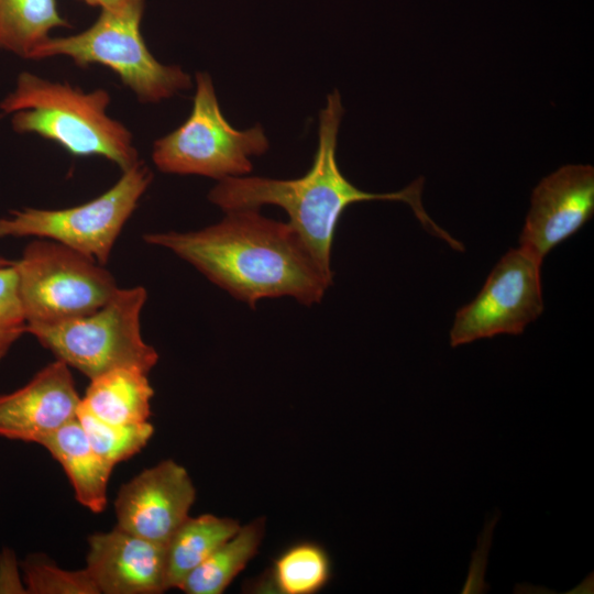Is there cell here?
<instances>
[{
  "label": "cell",
  "mask_w": 594,
  "mask_h": 594,
  "mask_svg": "<svg viewBox=\"0 0 594 594\" xmlns=\"http://www.w3.org/2000/svg\"><path fill=\"white\" fill-rule=\"evenodd\" d=\"M143 239L172 251L250 307L279 297L311 306L333 280L288 222L264 217L260 209L227 211L220 222L198 231L146 233Z\"/></svg>",
  "instance_id": "cell-1"
},
{
  "label": "cell",
  "mask_w": 594,
  "mask_h": 594,
  "mask_svg": "<svg viewBox=\"0 0 594 594\" xmlns=\"http://www.w3.org/2000/svg\"><path fill=\"white\" fill-rule=\"evenodd\" d=\"M344 110L338 90L327 97L319 114L318 145L310 168L294 179L260 176L229 177L209 191L208 199L224 212L265 205L286 211L288 224L298 234L311 256L331 278V249L338 222L352 204L372 200L408 204L422 226L447 241L451 248L461 243L436 224L421 204L424 178L405 189L388 194L366 193L348 180L337 162V142Z\"/></svg>",
  "instance_id": "cell-2"
},
{
  "label": "cell",
  "mask_w": 594,
  "mask_h": 594,
  "mask_svg": "<svg viewBox=\"0 0 594 594\" xmlns=\"http://www.w3.org/2000/svg\"><path fill=\"white\" fill-rule=\"evenodd\" d=\"M110 100L105 89L86 92L22 72L0 109L13 113L14 131L37 134L74 156L105 157L123 172L139 162L138 151L131 132L107 114Z\"/></svg>",
  "instance_id": "cell-3"
},
{
  "label": "cell",
  "mask_w": 594,
  "mask_h": 594,
  "mask_svg": "<svg viewBox=\"0 0 594 594\" xmlns=\"http://www.w3.org/2000/svg\"><path fill=\"white\" fill-rule=\"evenodd\" d=\"M145 0H121L100 9L85 31L48 37L31 59L69 57L77 66L100 64L110 68L142 102H160L191 86L190 76L179 66L160 63L141 34Z\"/></svg>",
  "instance_id": "cell-4"
},
{
  "label": "cell",
  "mask_w": 594,
  "mask_h": 594,
  "mask_svg": "<svg viewBox=\"0 0 594 594\" xmlns=\"http://www.w3.org/2000/svg\"><path fill=\"white\" fill-rule=\"evenodd\" d=\"M147 298L142 286L118 288L96 311L55 324L28 326L57 360L89 380L130 367L148 373L157 363L156 350L141 333V312Z\"/></svg>",
  "instance_id": "cell-5"
},
{
  "label": "cell",
  "mask_w": 594,
  "mask_h": 594,
  "mask_svg": "<svg viewBox=\"0 0 594 594\" xmlns=\"http://www.w3.org/2000/svg\"><path fill=\"white\" fill-rule=\"evenodd\" d=\"M193 108L186 121L156 140L152 160L163 173L200 175L222 180L246 176L254 156L264 154L270 143L261 125L233 128L221 112L211 77L196 74Z\"/></svg>",
  "instance_id": "cell-6"
},
{
  "label": "cell",
  "mask_w": 594,
  "mask_h": 594,
  "mask_svg": "<svg viewBox=\"0 0 594 594\" xmlns=\"http://www.w3.org/2000/svg\"><path fill=\"white\" fill-rule=\"evenodd\" d=\"M13 264L26 327L89 315L119 288L103 265L48 239L29 243Z\"/></svg>",
  "instance_id": "cell-7"
},
{
  "label": "cell",
  "mask_w": 594,
  "mask_h": 594,
  "mask_svg": "<svg viewBox=\"0 0 594 594\" xmlns=\"http://www.w3.org/2000/svg\"><path fill=\"white\" fill-rule=\"evenodd\" d=\"M152 178L151 169L139 161L123 170L106 193L82 205L55 210H13L9 217L0 218V239L37 237L53 240L105 265Z\"/></svg>",
  "instance_id": "cell-8"
},
{
  "label": "cell",
  "mask_w": 594,
  "mask_h": 594,
  "mask_svg": "<svg viewBox=\"0 0 594 594\" xmlns=\"http://www.w3.org/2000/svg\"><path fill=\"white\" fill-rule=\"evenodd\" d=\"M541 262L519 246L494 266L477 296L455 315L451 346L520 334L543 311Z\"/></svg>",
  "instance_id": "cell-9"
},
{
  "label": "cell",
  "mask_w": 594,
  "mask_h": 594,
  "mask_svg": "<svg viewBox=\"0 0 594 594\" xmlns=\"http://www.w3.org/2000/svg\"><path fill=\"white\" fill-rule=\"evenodd\" d=\"M196 490L184 466L164 460L124 483L114 501L117 527L166 544L189 517Z\"/></svg>",
  "instance_id": "cell-10"
},
{
  "label": "cell",
  "mask_w": 594,
  "mask_h": 594,
  "mask_svg": "<svg viewBox=\"0 0 594 594\" xmlns=\"http://www.w3.org/2000/svg\"><path fill=\"white\" fill-rule=\"evenodd\" d=\"M594 212V167L569 164L534 189L519 248L542 263L557 245L579 231Z\"/></svg>",
  "instance_id": "cell-11"
},
{
  "label": "cell",
  "mask_w": 594,
  "mask_h": 594,
  "mask_svg": "<svg viewBox=\"0 0 594 594\" xmlns=\"http://www.w3.org/2000/svg\"><path fill=\"white\" fill-rule=\"evenodd\" d=\"M80 399L69 366L56 359L21 388L0 395V437L38 443L77 418Z\"/></svg>",
  "instance_id": "cell-12"
},
{
  "label": "cell",
  "mask_w": 594,
  "mask_h": 594,
  "mask_svg": "<svg viewBox=\"0 0 594 594\" xmlns=\"http://www.w3.org/2000/svg\"><path fill=\"white\" fill-rule=\"evenodd\" d=\"M86 570L99 593L157 594L167 590L166 544L114 527L88 538Z\"/></svg>",
  "instance_id": "cell-13"
},
{
  "label": "cell",
  "mask_w": 594,
  "mask_h": 594,
  "mask_svg": "<svg viewBox=\"0 0 594 594\" xmlns=\"http://www.w3.org/2000/svg\"><path fill=\"white\" fill-rule=\"evenodd\" d=\"M37 444L44 447L61 464L77 502L92 513L103 512L113 466L92 449L77 418L47 435Z\"/></svg>",
  "instance_id": "cell-14"
},
{
  "label": "cell",
  "mask_w": 594,
  "mask_h": 594,
  "mask_svg": "<svg viewBox=\"0 0 594 594\" xmlns=\"http://www.w3.org/2000/svg\"><path fill=\"white\" fill-rule=\"evenodd\" d=\"M147 374L122 367L90 380L80 405L106 422L132 425L148 421L154 391Z\"/></svg>",
  "instance_id": "cell-15"
},
{
  "label": "cell",
  "mask_w": 594,
  "mask_h": 594,
  "mask_svg": "<svg viewBox=\"0 0 594 594\" xmlns=\"http://www.w3.org/2000/svg\"><path fill=\"white\" fill-rule=\"evenodd\" d=\"M240 528L237 520L210 514L188 517L166 543L167 590L184 579Z\"/></svg>",
  "instance_id": "cell-16"
},
{
  "label": "cell",
  "mask_w": 594,
  "mask_h": 594,
  "mask_svg": "<svg viewBox=\"0 0 594 594\" xmlns=\"http://www.w3.org/2000/svg\"><path fill=\"white\" fill-rule=\"evenodd\" d=\"M264 521L256 519L239 530L182 582L187 594H220L257 552L263 538Z\"/></svg>",
  "instance_id": "cell-17"
},
{
  "label": "cell",
  "mask_w": 594,
  "mask_h": 594,
  "mask_svg": "<svg viewBox=\"0 0 594 594\" xmlns=\"http://www.w3.org/2000/svg\"><path fill=\"white\" fill-rule=\"evenodd\" d=\"M68 21L56 0H0V48L30 58L55 28Z\"/></svg>",
  "instance_id": "cell-18"
},
{
  "label": "cell",
  "mask_w": 594,
  "mask_h": 594,
  "mask_svg": "<svg viewBox=\"0 0 594 594\" xmlns=\"http://www.w3.org/2000/svg\"><path fill=\"white\" fill-rule=\"evenodd\" d=\"M77 420L92 449L113 468L140 452L154 433V427L148 421L132 425L106 422L80 404Z\"/></svg>",
  "instance_id": "cell-19"
},
{
  "label": "cell",
  "mask_w": 594,
  "mask_h": 594,
  "mask_svg": "<svg viewBox=\"0 0 594 594\" xmlns=\"http://www.w3.org/2000/svg\"><path fill=\"white\" fill-rule=\"evenodd\" d=\"M330 574L324 551L310 543L297 544L284 552L275 562L273 581L284 594H311L320 590Z\"/></svg>",
  "instance_id": "cell-20"
},
{
  "label": "cell",
  "mask_w": 594,
  "mask_h": 594,
  "mask_svg": "<svg viewBox=\"0 0 594 594\" xmlns=\"http://www.w3.org/2000/svg\"><path fill=\"white\" fill-rule=\"evenodd\" d=\"M29 594H100L86 570H65L44 554H29L20 564Z\"/></svg>",
  "instance_id": "cell-21"
},
{
  "label": "cell",
  "mask_w": 594,
  "mask_h": 594,
  "mask_svg": "<svg viewBox=\"0 0 594 594\" xmlns=\"http://www.w3.org/2000/svg\"><path fill=\"white\" fill-rule=\"evenodd\" d=\"M26 332L18 273L13 262L0 266V362L13 343Z\"/></svg>",
  "instance_id": "cell-22"
},
{
  "label": "cell",
  "mask_w": 594,
  "mask_h": 594,
  "mask_svg": "<svg viewBox=\"0 0 594 594\" xmlns=\"http://www.w3.org/2000/svg\"><path fill=\"white\" fill-rule=\"evenodd\" d=\"M495 521L496 519H494V521L492 520L491 526L486 527L483 530V536L480 537L479 548L473 556L470 574L462 593H483L487 588V586L484 584L483 575Z\"/></svg>",
  "instance_id": "cell-23"
},
{
  "label": "cell",
  "mask_w": 594,
  "mask_h": 594,
  "mask_svg": "<svg viewBox=\"0 0 594 594\" xmlns=\"http://www.w3.org/2000/svg\"><path fill=\"white\" fill-rule=\"evenodd\" d=\"M19 566L13 550L3 548L0 552V593H26Z\"/></svg>",
  "instance_id": "cell-24"
},
{
  "label": "cell",
  "mask_w": 594,
  "mask_h": 594,
  "mask_svg": "<svg viewBox=\"0 0 594 594\" xmlns=\"http://www.w3.org/2000/svg\"><path fill=\"white\" fill-rule=\"evenodd\" d=\"M90 7H99L100 9L116 4L121 0H79Z\"/></svg>",
  "instance_id": "cell-25"
},
{
  "label": "cell",
  "mask_w": 594,
  "mask_h": 594,
  "mask_svg": "<svg viewBox=\"0 0 594 594\" xmlns=\"http://www.w3.org/2000/svg\"><path fill=\"white\" fill-rule=\"evenodd\" d=\"M13 261H9L6 258L0 257V266L10 265Z\"/></svg>",
  "instance_id": "cell-26"
}]
</instances>
